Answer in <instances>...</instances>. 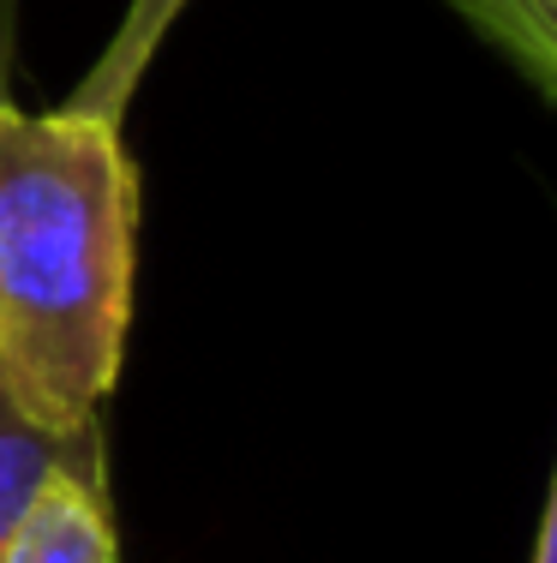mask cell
I'll return each instance as SVG.
<instances>
[{
	"label": "cell",
	"instance_id": "4",
	"mask_svg": "<svg viewBox=\"0 0 557 563\" xmlns=\"http://www.w3.org/2000/svg\"><path fill=\"white\" fill-rule=\"evenodd\" d=\"M186 12V0H126V19L121 31H114V43L102 48V60L90 66L85 78H78V90L66 97V109L73 114H90V120H114L121 126L132 90H138L144 66H151L156 43H163V31Z\"/></svg>",
	"mask_w": 557,
	"mask_h": 563
},
{
	"label": "cell",
	"instance_id": "6",
	"mask_svg": "<svg viewBox=\"0 0 557 563\" xmlns=\"http://www.w3.org/2000/svg\"><path fill=\"white\" fill-rule=\"evenodd\" d=\"M7 73H12V7L0 0V102H7Z\"/></svg>",
	"mask_w": 557,
	"mask_h": 563
},
{
	"label": "cell",
	"instance_id": "2",
	"mask_svg": "<svg viewBox=\"0 0 557 563\" xmlns=\"http://www.w3.org/2000/svg\"><path fill=\"white\" fill-rule=\"evenodd\" d=\"M55 479H85V486L109 492L102 479V432H60L43 413H31L12 384L0 378V558H7L12 533L24 528L31 504Z\"/></svg>",
	"mask_w": 557,
	"mask_h": 563
},
{
	"label": "cell",
	"instance_id": "1",
	"mask_svg": "<svg viewBox=\"0 0 557 563\" xmlns=\"http://www.w3.org/2000/svg\"><path fill=\"white\" fill-rule=\"evenodd\" d=\"M132 271L138 168L121 126L0 102V378L60 432H102Z\"/></svg>",
	"mask_w": 557,
	"mask_h": 563
},
{
	"label": "cell",
	"instance_id": "7",
	"mask_svg": "<svg viewBox=\"0 0 557 563\" xmlns=\"http://www.w3.org/2000/svg\"><path fill=\"white\" fill-rule=\"evenodd\" d=\"M552 545H557V504H546V516H539V533H534V563H552Z\"/></svg>",
	"mask_w": 557,
	"mask_h": 563
},
{
	"label": "cell",
	"instance_id": "5",
	"mask_svg": "<svg viewBox=\"0 0 557 563\" xmlns=\"http://www.w3.org/2000/svg\"><path fill=\"white\" fill-rule=\"evenodd\" d=\"M456 7L534 78V90L557 85V0H456Z\"/></svg>",
	"mask_w": 557,
	"mask_h": 563
},
{
	"label": "cell",
	"instance_id": "3",
	"mask_svg": "<svg viewBox=\"0 0 557 563\" xmlns=\"http://www.w3.org/2000/svg\"><path fill=\"white\" fill-rule=\"evenodd\" d=\"M0 563H121L109 492L85 486V479L43 486V498L31 504V516L12 533Z\"/></svg>",
	"mask_w": 557,
	"mask_h": 563
}]
</instances>
